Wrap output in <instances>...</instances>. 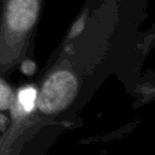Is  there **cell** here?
<instances>
[{
  "mask_svg": "<svg viewBox=\"0 0 155 155\" xmlns=\"http://www.w3.org/2000/svg\"><path fill=\"white\" fill-rule=\"evenodd\" d=\"M44 0H0V78L27 58Z\"/></svg>",
  "mask_w": 155,
  "mask_h": 155,
  "instance_id": "cell-1",
  "label": "cell"
},
{
  "mask_svg": "<svg viewBox=\"0 0 155 155\" xmlns=\"http://www.w3.org/2000/svg\"><path fill=\"white\" fill-rule=\"evenodd\" d=\"M7 122H8V117L0 113V131H5L7 128Z\"/></svg>",
  "mask_w": 155,
  "mask_h": 155,
  "instance_id": "cell-6",
  "label": "cell"
},
{
  "mask_svg": "<svg viewBox=\"0 0 155 155\" xmlns=\"http://www.w3.org/2000/svg\"><path fill=\"white\" fill-rule=\"evenodd\" d=\"M36 96L38 90L34 86H24L19 88L16 96H13V101L10 107L12 110V116L19 117L33 113L36 107Z\"/></svg>",
  "mask_w": 155,
  "mask_h": 155,
  "instance_id": "cell-3",
  "label": "cell"
},
{
  "mask_svg": "<svg viewBox=\"0 0 155 155\" xmlns=\"http://www.w3.org/2000/svg\"><path fill=\"white\" fill-rule=\"evenodd\" d=\"M85 22H86V13L84 12L79 19H76L74 22V24L71 25V29L69 30V35H68V39H74L75 36H78L85 28Z\"/></svg>",
  "mask_w": 155,
  "mask_h": 155,
  "instance_id": "cell-5",
  "label": "cell"
},
{
  "mask_svg": "<svg viewBox=\"0 0 155 155\" xmlns=\"http://www.w3.org/2000/svg\"><path fill=\"white\" fill-rule=\"evenodd\" d=\"M79 91L76 75L68 68H59L42 81L36 96V107L41 113L54 115L65 110Z\"/></svg>",
  "mask_w": 155,
  "mask_h": 155,
  "instance_id": "cell-2",
  "label": "cell"
},
{
  "mask_svg": "<svg viewBox=\"0 0 155 155\" xmlns=\"http://www.w3.org/2000/svg\"><path fill=\"white\" fill-rule=\"evenodd\" d=\"M13 101V92L11 86L0 78V110H6L11 107Z\"/></svg>",
  "mask_w": 155,
  "mask_h": 155,
  "instance_id": "cell-4",
  "label": "cell"
}]
</instances>
